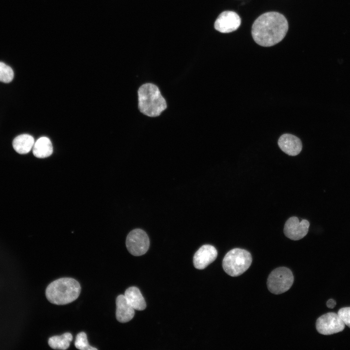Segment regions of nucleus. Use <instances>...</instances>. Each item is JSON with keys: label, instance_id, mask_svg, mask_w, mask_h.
<instances>
[{"label": "nucleus", "instance_id": "4", "mask_svg": "<svg viewBox=\"0 0 350 350\" xmlns=\"http://www.w3.org/2000/svg\"><path fill=\"white\" fill-rule=\"evenodd\" d=\"M252 261L251 254L247 250L236 248L225 256L222 266L227 274L232 277L241 275L250 267Z\"/></svg>", "mask_w": 350, "mask_h": 350}, {"label": "nucleus", "instance_id": "15", "mask_svg": "<svg viewBox=\"0 0 350 350\" xmlns=\"http://www.w3.org/2000/svg\"><path fill=\"white\" fill-rule=\"evenodd\" d=\"M35 143L34 138L28 134H22L16 137L12 142L14 150L20 154L29 153Z\"/></svg>", "mask_w": 350, "mask_h": 350}, {"label": "nucleus", "instance_id": "12", "mask_svg": "<svg viewBox=\"0 0 350 350\" xmlns=\"http://www.w3.org/2000/svg\"><path fill=\"white\" fill-rule=\"evenodd\" d=\"M116 317L121 323L131 320L135 315V309L128 303L124 295H119L116 298Z\"/></svg>", "mask_w": 350, "mask_h": 350}, {"label": "nucleus", "instance_id": "18", "mask_svg": "<svg viewBox=\"0 0 350 350\" xmlns=\"http://www.w3.org/2000/svg\"><path fill=\"white\" fill-rule=\"evenodd\" d=\"M14 78V72L10 67L0 62V81L8 83L11 82Z\"/></svg>", "mask_w": 350, "mask_h": 350}, {"label": "nucleus", "instance_id": "17", "mask_svg": "<svg viewBox=\"0 0 350 350\" xmlns=\"http://www.w3.org/2000/svg\"><path fill=\"white\" fill-rule=\"evenodd\" d=\"M74 345L77 349L81 350H97V349L89 345L87 334L83 332H80L77 334Z\"/></svg>", "mask_w": 350, "mask_h": 350}, {"label": "nucleus", "instance_id": "1", "mask_svg": "<svg viewBox=\"0 0 350 350\" xmlns=\"http://www.w3.org/2000/svg\"><path fill=\"white\" fill-rule=\"evenodd\" d=\"M288 30V22L283 15L269 12L262 14L255 20L251 33L258 44L270 47L281 41Z\"/></svg>", "mask_w": 350, "mask_h": 350}, {"label": "nucleus", "instance_id": "20", "mask_svg": "<svg viewBox=\"0 0 350 350\" xmlns=\"http://www.w3.org/2000/svg\"><path fill=\"white\" fill-rule=\"evenodd\" d=\"M326 305L329 308L332 309L335 306L336 302L333 299H330L327 301Z\"/></svg>", "mask_w": 350, "mask_h": 350}, {"label": "nucleus", "instance_id": "5", "mask_svg": "<svg viewBox=\"0 0 350 350\" xmlns=\"http://www.w3.org/2000/svg\"><path fill=\"white\" fill-rule=\"evenodd\" d=\"M294 282L292 271L285 267L275 269L269 274L267 281L269 291L274 294H280L288 291Z\"/></svg>", "mask_w": 350, "mask_h": 350}, {"label": "nucleus", "instance_id": "3", "mask_svg": "<svg viewBox=\"0 0 350 350\" xmlns=\"http://www.w3.org/2000/svg\"><path fill=\"white\" fill-rule=\"evenodd\" d=\"M81 290L79 283L71 278H62L48 285L46 289V297L52 303L65 305L76 300Z\"/></svg>", "mask_w": 350, "mask_h": 350}, {"label": "nucleus", "instance_id": "11", "mask_svg": "<svg viewBox=\"0 0 350 350\" xmlns=\"http://www.w3.org/2000/svg\"><path fill=\"white\" fill-rule=\"evenodd\" d=\"M278 145L283 152L292 156L299 154L302 148L300 140L290 134L281 135L278 140Z\"/></svg>", "mask_w": 350, "mask_h": 350}, {"label": "nucleus", "instance_id": "8", "mask_svg": "<svg viewBox=\"0 0 350 350\" xmlns=\"http://www.w3.org/2000/svg\"><path fill=\"white\" fill-rule=\"evenodd\" d=\"M309 225L308 220L303 219L300 221L298 217L293 216L285 222L284 233L287 237L292 240H298L306 235Z\"/></svg>", "mask_w": 350, "mask_h": 350}, {"label": "nucleus", "instance_id": "16", "mask_svg": "<svg viewBox=\"0 0 350 350\" xmlns=\"http://www.w3.org/2000/svg\"><path fill=\"white\" fill-rule=\"evenodd\" d=\"M72 338L70 333L66 332L60 336L55 335L50 337L48 340V344L53 349L64 350L70 347Z\"/></svg>", "mask_w": 350, "mask_h": 350}, {"label": "nucleus", "instance_id": "9", "mask_svg": "<svg viewBox=\"0 0 350 350\" xmlns=\"http://www.w3.org/2000/svg\"><path fill=\"white\" fill-rule=\"evenodd\" d=\"M241 22V18L237 13L226 11L219 15L215 21L214 28L222 33H230L236 30Z\"/></svg>", "mask_w": 350, "mask_h": 350}, {"label": "nucleus", "instance_id": "13", "mask_svg": "<svg viewBox=\"0 0 350 350\" xmlns=\"http://www.w3.org/2000/svg\"><path fill=\"white\" fill-rule=\"evenodd\" d=\"M124 296L128 303L138 311L144 310L146 307V302L139 288L132 286L125 291Z\"/></svg>", "mask_w": 350, "mask_h": 350}, {"label": "nucleus", "instance_id": "2", "mask_svg": "<svg viewBox=\"0 0 350 350\" xmlns=\"http://www.w3.org/2000/svg\"><path fill=\"white\" fill-rule=\"evenodd\" d=\"M137 96L139 110L148 117H158L167 108L166 99L159 87L153 83L146 82L140 86Z\"/></svg>", "mask_w": 350, "mask_h": 350}, {"label": "nucleus", "instance_id": "6", "mask_svg": "<svg viewBox=\"0 0 350 350\" xmlns=\"http://www.w3.org/2000/svg\"><path fill=\"white\" fill-rule=\"evenodd\" d=\"M125 243L129 253L136 256L144 254L148 251L150 245L147 233L140 228L133 229L128 233Z\"/></svg>", "mask_w": 350, "mask_h": 350}, {"label": "nucleus", "instance_id": "10", "mask_svg": "<svg viewBox=\"0 0 350 350\" xmlns=\"http://www.w3.org/2000/svg\"><path fill=\"white\" fill-rule=\"evenodd\" d=\"M217 255L218 252L215 247L210 245H204L194 255V266L198 269H203L214 262Z\"/></svg>", "mask_w": 350, "mask_h": 350}, {"label": "nucleus", "instance_id": "14", "mask_svg": "<svg viewBox=\"0 0 350 350\" xmlns=\"http://www.w3.org/2000/svg\"><path fill=\"white\" fill-rule=\"evenodd\" d=\"M53 148L50 140L46 137L38 139L34 143L33 147L34 155L40 158H45L50 156L52 153Z\"/></svg>", "mask_w": 350, "mask_h": 350}, {"label": "nucleus", "instance_id": "7", "mask_svg": "<svg viewBox=\"0 0 350 350\" xmlns=\"http://www.w3.org/2000/svg\"><path fill=\"white\" fill-rule=\"evenodd\" d=\"M315 326L320 334L330 335L342 332L345 325L338 314L328 313L317 319Z\"/></svg>", "mask_w": 350, "mask_h": 350}, {"label": "nucleus", "instance_id": "19", "mask_svg": "<svg viewBox=\"0 0 350 350\" xmlns=\"http://www.w3.org/2000/svg\"><path fill=\"white\" fill-rule=\"evenodd\" d=\"M337 314L345 325L350 328V307L340 309Z\"/></svg>", "mask_w": 350, "mask_h": 350}]
</instances>
